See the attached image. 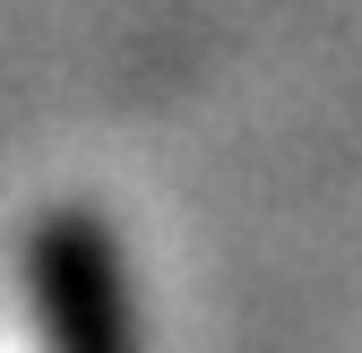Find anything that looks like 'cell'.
Here are the masks:
<instances>
[{"mask_svg":"<svg viewBox=\"0 0 362 353\" xmlns=\"http://www.w3.org/2000/svg\"><path fill=\"white\" fill-rule=\"evenodd\" d=\"M26 293L43 353H139L129 268L95 207H43L26 233Z\"/></svg>","mask_w":362,"mask_h":353,"instance_id":"6da1fadb","label":"cell"}]
</instances>
